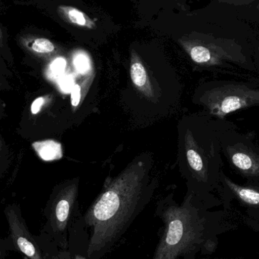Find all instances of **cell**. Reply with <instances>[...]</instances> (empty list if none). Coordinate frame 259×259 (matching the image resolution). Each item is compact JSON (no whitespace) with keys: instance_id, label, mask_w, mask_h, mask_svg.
Instances as JSON below:
<instances>
[{"instance_id":"1","label":"cell","mask_w":259,"mask_h":259,"mask_svg":"<svg viewBox=\"0 0 259 259\" xmlns=\"http://www.w3.org/2000/svg\"><path fill=\"white\" fill-rule=\"evenodd\" d=\"M150 169L148 161H133L105 184L82 216L88 259H102L110 252L149 203L156 186L149 181Z\"/></svg>"},{"instance_id":"2","label":"cell","mask_w":259,"mask_h":259,"mask_svg":"<svg viewBox=\"0 0 259 259\" xmlns=\"http://www.w3.org/2000/svg\"><path fill=\"white\" fill-rule=\"evenodd\" d=\"M156 215L163 227L152 259H191L206 247L207 218L194 193L181 205L171 198L160 201Z\"/></svg>"},{"instance_id":"3","label":"cell","mask_w":259,"mask_h":259,"mask_svg":"<svg viewBox=\"0 0 259 259\" xmlns=\"http://www.w3.org/2000/svg\"><path fill=\"white\" fill-rule=\"evenodd\" d=\"M184 149L198 191L205 193L218 189L223 166L219 120H204L196 128V132L187 130Z\"/></svg>"},{"instance_id":"4","label":"cell","mask_w":259,"mask_h":259,"mask_svg":"<svg viewBox=\"0 0 259 259\" xmlns=\"http://www.w3.org/2000/svg\"><path fill=\"white\" fill-rule=\"evenodd\" d=\"M196 101L216 120L250 108L259 107V81L254 78L206 82L199 88Z\"/></svg>"},{"instance_id":"5","label":"cell","mask_w":259,"mask_h":259,"mask_svg":"<svg viewBox=\"0 0 259 259\" xmlns=\"http://www.w3.org/2000/svg\"><path fill=\"white\" fill-rule=\"evenodd\" d=\"M219 139L231 170L246 182L259 183V146L253 134L241 132L228 120H219Z\"/></svg>"},{"instance_id":"6","label":"cell","mask_w":259,"mask_h":259,"mask_svg":"<svg viewBox=\"0 0 259 259\" xmlns=\"http://www.w3.org/2000/svg\"><path fill=\"white\" fill-rule=\"evenodd\" d=\"M77 195V184L66 186L53 196L46 209V223L40 234L60 248H68L70 229L81 216L76 212Z\"/></svg>"},{"instance_id":"7","label":"cell","mask_w":259,"mask_h":259,"mask_svg":"<svg viewBox=\"0 0 259 259\" xmlns=\"http://www.w3.org/2000/svg\"><path fill=\"white\" fill-rule=\"evenodd\" d=\"M5 215L9 225V237L16 252L28 259H44L36 236L29 231L19 206L9 205L5 209Z\"/></svg>"},{"instance_id":"8","label":"cell","mask_w":259,"mask_h":259,"mask_svg":"<svg viewBox=\"0 0 259 259\" xmlns=\"http://www.w3.org/2000/svg\"><path fill=\"white\" fill-rule=\"evenodd\" d=\"M218 189L227 199H235L242 205L259 209V183L238 184L222 170Z\"/></svg>"},{"instance_id":"9","label":"cell","mask_w":259,"mask_h":259,"mask_svg":"<svg viewBox=\"0 0 259 259\" xmlns=\"http://www.w3.org/2000/svg\"><path fill=\"white\" fill-rule=\"evenodd\" d=\"M130 72L134 84L148 98H153V90L147 71L138 55L134 52H132L131 54Z\"/></svg>"},{"instance_id":"10","label":"cell","mask_w":259,"mask_h":259,"mask_svg":"<svg viewBox=\"0 0 259 259\" xmlns=\"http://www.w3.org/2000/svg\"><path fill=\"white\" fill-rule=\"evenodd\" d=\"M58 13L62 19L73 25L92 30L96 27V23L86 13L77 8L70 6H59Z\"/></svg>"},{"instance_id":"11","label":"cell","mask_w":259,"mask_h":259,"mask_svg":"<svg viewBox=\"0 0 259 259\" xmlns=\"http://www.w3.org/2000/svg\"><path fill=\"white\" fill-rule=\"evenodd\" d=\"M44 259H74V253L68 248H60L42 234L36 236Z\"/></svg>"},{"instance_id":"12","label":"cell","mask_w":259,"mask_h":259,"mask_svg":"<svg viewBox=\"0 0 259 259\" xmlns=\"http://www.w3.org/2000/svg\"><path fill=\"white\" fill-rule=\"evenodd\" d=\"M32 146L44 161H55L62 157V145L54 140L35 142Z\"/></svg>"},{"instance_id":"13","label":"cell","mask_w":259,"mask_h":259,"mask_svg":"<svg viewBox=\"0 0 259 259\" xmlns=\"http://www.w3.org/2000/svg\"><path fill=\"white\" fill-rule=\"evenodd\" d=\"M24 46L36 54L49 55L56 51V47L52 41L44 37H26L23 39Z\"/></svg>"},{"instance_id":"14","label":"cell","mask_w":259,"mask_h":259,"mask_svg":"<svg viewBox=\"0 0 259 259\" xmlns=\"http://www.w3.org/2000/svg\"><path fill=\"white\" fill-rule=\"evenodd\" d=\"M93 77V74H91L86 78H82L78 83H74L71 91V101L73 107L77 108L80 104L83 95L87 92V89L92 82Z\"/></svg>"},{"instance_id":"15","label":"cell","mask_w":259,"mask_h":259,"mask_svg":"<svg viewBox=\"0 0 259 259\" xmlns=\"http://www.w3.org/2000/svg\"><path fill=\"white\" fill-rule=\"evenodd\" d=\"M10 252H16L10 237L0 239V259H6Z\"/></svg>"},{"instance_id":"16","label":"cell","mask_w":259,"mask_h":259,"mask_svg":"<svg viewBox=\"0 0 259 259\" xmlns=\"http://www.w3.org/2000/svg\"><path fill=\"white\" fill-rule=\"evenodd\" d=\"M59 85H60L61 89H62L64 92H71L74 85V80H73L71 76H67V77L61 79L60 82H59Z\"/></svg>"},{"instance_id":"17","label":"cell","mask_w":259,"mask_h":259,"mask_svg":"<svg viewBox=\"0 0 259 259\" xmlns=\"http://www.w3.org/2000/svg\"><path fill=\"white\" fill-rule=\"evenodd\" d=\"M44 103H45V99L44 97H39V98L36 99L32 103L31 108H30L32 114L33 115L37 114L40 111L42 106H44Z\"/></svg>"},{"instance_id":"18","label":"cell","mask_w":259,"mask_h":259,"mask_svg":"<svg viewBox=\"0 0 259 259\" xmlns=\"http://www.w3.org/2000/svg\"><path fill=\"white\" fill-rule=\"evenodd\" d=\"M76 66L80 72H85V71H88L89 65H88V62L86 58L84 56H80V57L77 58Z\"/></svg>"},{"instance_id":"19","label":"cell","mask_w":259,"mask_h":259,"mask_svg":"<svg viewBox=\"0 0 259 259\" xmlns=\"http://www.w3.org/2000/svg\"><path fill=\"white\" fill-rule=\"evenodd\" d=\"M65 62L62 61V59L54 62L53 65H52V73H53L55 76L59 75V74H61V73L63 71L64 68H65Z\"/></svg>"},{"instance_id":"20","label":"cell","mask_w":259,"mask_h":259,"mask_svg":"<svg viewBox=\"0 0 259 259\" xmlns=\"http://www.w3.org/2000/svg\"><path fill=\"white\" fill-rule=\"evenodd\" d=\"M3 31H2L1 28H0V42L3 41Z\"/></svg>"},{"instance_id":"21","label":"cell","mask_w":259,"mask_h":259,"mask_svg":"<svg viewBox=\"0 0 259 259\" xmlns=\"http://www.w3.org/2000/svg\"><path fill=\"white\" fill-rule=\"evenodd\" d=\"M256 69H258V71H258V77H256V79L259 81V65H258V68H256Z\"/></svg>"},{"instance_id":"22","label":"cell","mask_w":259,"mask_h":259,"mask_svg":"<svg viewBox=\"0 0 259 259\" xmlns=\"http://www.w3.org/2000/svg\"><path fill=\"white\" fill-rule=\"evenodd\" d=\"M24 259H28V258H26V257H24Z\"/></svg>"}]
</instances>
